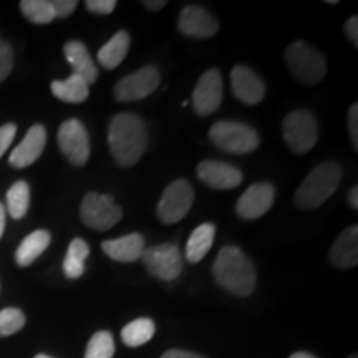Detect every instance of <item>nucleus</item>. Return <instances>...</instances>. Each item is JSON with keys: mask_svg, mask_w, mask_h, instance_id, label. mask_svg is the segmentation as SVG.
I'll use <instances>...</instances> for the list:
<instances>
[{"mask_svg": "<svg viewBox=\"0 0 358 358\" xmlns=\"http://www.w3.org/2000/svg\"><path fill=\"white\" fill-rule=\"evenodd\" d=\"M108 145L113 158L120 166L136 164L148 146L145 122L133 113H120L108 128Z\"/></svg>", "mask_w": 358, "mask_h": 358, "instance_id": "obj_1", "label": "nucleus"}, {"mask_svg": "<svg viewBox=\"0 0 358 358\" xmlns=\"http://www.w3.org/2000/svg\"><path fill=\"white\" fill-rule=\"evenodd\" d=\"M213 274L222 289L239 297H248L256 289V268L243 250L234 245H226L219 250Z\"/></svg>", "mask_w": 358, "mask_h": 358, "instance_id": "obj_2", "label": "nucleus"}, {"mask_svg": "<svg viewBox=\"0 0 358 358\" xmlns=\"http://www.w3.org/2000/svg\"><path fill=\"white\" fill-rule=\"evenodd\" d=\"M342 169L337 163H322L307 174L295 192V204L302 209H313L324 204L337 191Z\"/></svg>", "mask_w": 358, "mask_h": 358, "instance_id": "obj_3", "label": "nucleus"}, {"mask_svg": "<svg viewBox=\"0 0 358 358\" xmlns=\"http://www.w3.org/2000/svg\"><path fill=\"white\" fill-rule=\"evenodd\" d=\"M285 62L299 82L306 85L319 83L327 73L325 57L306 42L290 43L285 50Z\"/></svg>", "mask_w": 358, "mask_h": 358, "instance_id": "obj_4", "label": "nucleus"}, {"mask_svg": "<svg viewBox=\"0 0 358 358\" xmlns=\"http://www.w3.org/2000/svg\"><path fill=\"white\" fill-rule=\"evenodd\" d=\"M209 138L217 148L234 155L252 153L261 143L256 129L250 128L249 124L237 122L214 123L211 131H209Z\"/></svg>", "mask_w": 358, "mask_h": 358, "instance_id": "obj_5", "label": "nucleus"}, {"mask_svg": "<svg viewBox=\"0 0 358 358\" xmlns=\"http://www.w3.org/2000/svg\"><path fill=\"white\" fill-rule=\"evenodd\" d=\"M282 133L290 150L297 155H303L310 151L319 140V124L308 110H295L285 116Z\"/></svg>", "mask_w": 358, "mask_h": 358, "instance_id": "obj_6", "label": "nucleus"}, {"mask_svg": "<svg viewBox=\"0 0 358 358\" xmlns=\"http://www.w3.org/2000/svg\"><path fill=\"white\" fill-rule=\"evenodd\" d=\"M80 216L85 226L95 231H108L122 219V209L108 194L88 192L80 206Z\"/></svg>", "mask_w": 358, "mask_h": 358, "instance_id": "obj_7", "label": "nucleus"}, {"mask_svg": "<svg viewBox=\"0 0 358 358\" xmlns=\"http://www.w3.org/2000/svg\"><path fill=\"white\" fill-rule=\"evenodd\" d=\"M194 191L186 179H176L164 189L158 204V216L164 224H176L189 213Z\"/></svg>", "mask_w": 358, "mask_h": 358, "instance_id": "obj_8", "label": "nucleus"}, {"mask_svg": "<svg viewBox=\"0 0 358 358\" xmlns=\"http://www.w3.org/2000/svg\"><path fill=\"white\" fill-rule=\"evenodd\" d=\"M58 146L73 166H83L90 159V138L80 120H66L58 129Z\"/></svg>", "mask_w": 358, "mask_h": 358, "instance_id": "obj_9", "label": "nucleus"}, {"mask_svg": "<svg viewBox=\"0 0 358 358\" xmlns=\"http://www.w3.org/2000/svg\"><path fill=\"white\" fill-rule=\"evenodd\" d=\"M159 71L156 66H143L116 83L113 95L118 101L143 100L155 92L159 85Z\"/></svg>", "mask_w": 358, "mask_h": 358, "instance_id": "obj_10", "label": "nucleus"}, {"mask_svg": "<svg viewBox=\"0 0 358 358\" xmlns=\"http://www.w3.org/2000/svg\"><path fill=\"white\" fill-rule=\"evenodd\" d=\"M141 259L145 262L148 272L161 280L171 282L181 274V254H179L176 245L173 244H161L156 245V248L146 249Z\"/></svg>", "mask_w": 358, "mask_h": 358, "instance_id": "obj_11", "label": "nucleus"}, {"mask_svg": "<svg viewBox=\"0 0 358 358\" xmlns=\"http://www.w3.org/2000/svg\"><path fill=\"white\" fill-rule=\"evenodd\" d=\"M222 101L221 71L213 69L203 73L192 93V108L201 116L213 115Z\"/></svg>", "mask_w": 358, "mask_h": 358, "instance_id": "obj_12", "label": "nucleus"}, {"mask_svg": "<svg viewBox=\"0 0 358 358\" xmlns=\"http://www.w3.org/2000/svg\"><path fill=\"white\" fill-rule=\"evenodd\" d=\"M275 199V191L268 182L252 185L241 196L236 204V211L243 219H259L272 208Z\"/></svg>", "mask_w": 358, "mask_h": 358, "instance_id": "obj_13", "label": "nucleus"}, {"mask_svg": "<svg viewBox=\"0 0 358 358\" xmlns=\"http://www.w3.org/2000/svg\"><path fill=\"white\" fill-rule=\"evenodd\" d=\"M179 32L192 38H211L216 35L219 24L217 20L204 10L203 7L187 6L182 8L178 19Z\"/></svg>", "mask_w": 358, "mask_h": 358, "instance_id": "obj_14", "label": "nucleus"}, {"mask_svg": "<svg viewBox=\"0 0 358 358\" xmlns=\"http://www.w3.org/2000/svg\"><path fill=\"white\" fill-rule=\"evenodd\" d=\"M231 87L237 100L245 105H257L262 101L264 93H266V87L259 75L244 65H237L232 69Z\"/></svg>", "mask_w": 358, "mask_h": 358, "instance_id": "obj_15", "label": "nucleus"}, {"mask_svg": "<svg viewBox=\"0 0 358 358\" xmlns=\"http://www.w3.org/2000/svg\"><path fill=\"white\" fill-rule=\"evenodd\" d=\"M198 178L214 189H234L243 182V173L221 161H203L198 166Z\"/></svg>", "mask_w": 358, "mask_h": 358, "instance_id": "obj_16", "label": "nucleus"}, {"mask_svg": "<svg viewBox=\"0 0 358 358\" xmlns=\"http://www.w3.org/2000/svg\"><path fill=\"white\" fill-rule=\"evenodd\" d=\"M47 145V131L42 124H34L25 134V138L15 150L10 153V164L13 168H27L34 164L43 153V148Z\"/></svg>", "mask_w": 358, "mask_h": 358, "instance_id": "obj_17", "label": "nucleus"}, {"mask_svg": "<svg viewBox=\"0 0 358 358\" xmlns=\"http://www.w3.org/2000/svg\"><path fill=\"white\" fill-rule=\"evenodd\" d=\"M103 250L108 257L118 262H134L141 259L145 252V239L141 234H133L118 237V239L105 241L101 244Z\"/></svg>", "mask_w": 358, "mask_h": 358, "instance_id": "obj_18", "label": "nucleus"}, {"mask_svg": "<svg viewBox=\"0 0 358 358\" xmlns=\"http://www.w3.org/2000/svg\"><path fill=\"white\" fill-rule=\"evenodd\" d=\"M64 53L69 64L71 65V69H73V75L85 80L88 87L96 82L98 69L95 62L92 60V55H90L87 47L82 42H78V40L66 42L64 47Z\"/></svg>", "mask_w": 358, "mask_h": 358, "instance_id": "obj_19", "label": "nucleus"}, {"mask_svg": "<svg viewBox=\"0 0 358 358\" xmlns=\"http://www.w3.org/2000/svg\"><path fill=\"white\" fill-rule=\"evenodd\" d=\"M330 261L338 268H352L358 264V227L352 226L340 234L330 249Z\"/></svg>", "mask_w": 358, "mask_h": 358, "instance_id": "obj_20", "label": "nucleus"}, {"mask_svg": "<svg viewBox=\"0 0 358 358\" xmlns=\"http://www.w3.org/2000/svg\"><path fill=\"white\" fill-rule=\"evenodd\" d=\"M50 232L38 229L34 231L32 234H29L22 241L19 248H17L15 252V262L19 264L20 267L30 266L35 259H37L40 254H43L47 250L48 245H50Z\"/></svg>", "mask_w": 358, "mask_h": 358, "instance_id": "obj_21", "label": "nucleus"}, {"mask_svg": "<svg viewBox=\"0 0 358 358\" xmlns=\"http://www.w3.org/2000/svg\"><path fill=\"white\" fill-rule=\"evenodd\" d=\"M214 236H216V226L214 224H201L199 227H196L192 231L186 244V259L192 264L199 262L201 259L206 257V254L209 252L213 248Z\"/></svg>", "mask_w": 358, "mask_h": 358, "instance_id": "obj_22", "label": "nucleus"}, {"mask_svg": "<svg viewBox=\"0 0 358 358\" xmlns=\"http://www.w3.org/2000/svg\"><path fill=\"white\" fill-rule=\"evenodd\" d=\"M129 50V34L128 32H118L111 37L98 52V60L100 65L106 70H113L118 66L127 57Z\"/></svg>", "mask_w": 358, "mask_h": 358, "instance_id": "obj_23", "label": "nucleus"}, {"mask_svg": "<svg viewBox=\"0 0 358 358\" xmlns=\"http://www.w3.org/2000/svg\"><path fill=\"white\" fill-rule=\"evenodd\" d=\"M52 93L65 103H82L90 95V87L85 80L71 73L66 80H57L52 83Z\"/></svg>", "mask_w": 358, "mask_h": 358, "instance_id": "obj_24", "label": "nucleus"}, {"mask_svg": "<svg viewBox=\"0 0 358 358\" xmlns=\"http://www.w3.org/2000/svg\"><path fill=\"white\" fill-rule=\"evenodd\" d=\"M155 332H156L155 322L148 319V317H141V319L129 322L128 325L123 327L122 340L124 345L128 347H133V348L141 347L153 338Z\"/></svg>", "mask_w": 358, "mask_h": 358, "instance_id": "obj_25", "label": "nucleus"}, {"mask_svg": "<svg viewBox=\"0 0 358 358\" xmlns=\"http://www.w3.org/2000/svg\"><path fill=\"white\" fill-rule=\"evenodd\" d=\"M90 254V245L83 239H73L66 250L64 261V272L69 279H78L85 272V259Z\"/></svg>", "mask_w": 358, "mask_h": 358, "instance_id": "obj_26", "label": "nucleus"}, {"mask_svg": "<svg viewBox=\"0 0 358 358\" xmlns=\"http://www.w3.org/2000/svg\"><path fill=\"white\" fill-rule=\"evenodd\" d=\"M30 187L25 181H17L7 191V211L13 219H22L29 211Z\"/></svg>", "mask_w": 358, "mask_h": 358, "instance_id": "obj_27", "label": "nucleus"}, {"mask_svg": "<svg viewBox=\"0 0 358 358\" xmlns=\"http://www.w3.org/2000/svg\"><path fill=\"white\" fill-rule=\"evenodd\" d=\"M20 10L32 24L47 25L57 19L50 0H22Z\"/></svg>", "mask_w": 358, "mask_h": 358, "instance_id": "obj_28", "label": "nucleus"}, {"mask_svg": "<svg viewBox=\"0 0 358 358\" xmlns=\"http://www.w3.org/2000/svg\"><path fill=\"white\" fill-rule=\"evenodd\" d=\"M115 355V340L113 335L106 330H100L90 338L85 358H113Z\"/></svg>", "mask_w": 358, "mask_h": 358, "instance_id": "obj_29", "label": "nucleus"}, {"mask_svg": "<svg viewBox=\"0 0 358 358\" xmlns=\"http://www.w3.org/2000/svg\"><path fill=\"white\" fill-rule=\"evenodd\" d=\"M25 325V315L19 308H3L0 310V338L20 332Z\"/></svg>", "mask_w": 358, "mask_h": 358, "instance_id": "obj_30", "label": "nucleus"}, {"mask_svg": "<svg viewBox=\"0 0 358 358\" xmlns=\"http://www.w3.org/2000/svg\"><path fill=\"white\" fill-rule=\"evenodd\" d=\"M13 66V52L10 45L0 40V82H3L10 75Z\"/></svg>", "mask_w": 358, "mask_h": 358, "instance_id": "obj_31", "label": "nucleus"}, {"mask_svg": "<svg viewBox=\"0 0 358 358\" xmlns=\"http://www.w3.org/2000/svg\"><path fill=\"white\" fill-rule=\"evenodd\" d=\"M52 6L53 10H55L57 19H66V17H70L75 12L78 2L77 0H53Z\"/></svg>", "mask_w": 358, "mask_h": 358, "instance_id": "obj_32", "label": "nucleus"}, {"mask_svg": "<svg viewBox=\"0 0 358 358\" xmlns=\"http://www.w3.org/2000/svg\"><path fill=\"white\" fill-rule=\"evenodd\" d=\"M15 134H17V127L13 123L3 124V127L0 128V158H2L3 153L8 150V146L12 145Z\"/></svg>", "mask_w": 358, "mask_h": 358, "instance_id": "obj_33", "label": "nucleus"}, {"mask_svg": "<svg viewBox=\"0 0 358 358\" xmlns=\"http://www.w3.org/2000/svg\"><path fill=\"white\" fill-rule=\"evenodd\" d=\"M115 0H88L87 8L90 12L98 13V15H108L115 10Z\"/></svg>", "mask_w": 358, "mask_h": 358, "instance_id": "obj_34", "label": "nucleus"}, {"mask_svg": "<svg viewBox=\"0 0 358 358\" xmlns=\"http://www.w3.org/2000/svg\"><path fill=\"white\" fill-rule=\"evenodd\" d=\"M348 134H350V140L353 148H358V105L353 103L348 110Z\"/></svg>", "mask_w": 358, "mask_h": 358, "instance_id": "obj_35", "label": "nucleus"}, {"mask_svg": "<svg viewBox=\"0 0 358 358\" xmlns=\"http://www.w3.org/2000/svg\"><path fill=\"white\" fill-rule=\"evenodd\" d=\"M345 34H347L348 40H350V42L357 47L358 45V17L357 15H353L347 20Z\"/></svg>", "mask_w": 358, "mask_h": 358, "instance_id": "obj_36", "label": "nucleus"}, {"mask_svg": "<svg viewBox=\"0 0 358 358\" xmlns=\"http://www.w3.org/2000/svg\"><path fill=\"white\" fill-rule=\"evenodd\" d=\"M161 358H206L203 355H198V353L186 352V350H168L163 353Z\"/></svg>", "mask_w": 358, "mask_h": 358, "instance_id": "obj_37", "label": "nucleus"}, {"mask_svg": "<svg viewBox=\"0 0 358 358\" xmlns=\"http://www.w3.org/2000/svg\"><path fill=\"white\" fill-rule=\"evenodd\" d=\"M143 6H145L148 10H161V8L166 6V2H164V0H158V2H153V0H145V2H143Z\"/></svg>", "mask_w": 358, "mask_h": 358, "instance_id": "obj_38", "label": "nucleus"}, {"mask_svg": "<svg viewBox=\"0 0 358 358\" xmlns=\"http://www.w3.org/2000/svg\"><path fill=\"white\" fill-rule=\"evenodd\" d=\"M348 204H350L353 209H358V187L357 186H353L350 192H348Z\"/></svg>", "mask_w": 358, "mask_h": 358, "instance_id": "obj_39", "label": "nucleus"}, {"mask_svg": "<svg viewBox=\"0 0 358 358\" xmlns=\"http://www.w3.org/2000/svg\"><path fill=\"white\" fill-rule=\"evenodd\" d=\"M3 229H6V208L3 204H0V239H2Z\"/></svg>", "mask_w": 358, "mask_h": 358, "instance_id": "obj_40", "label": "nucleus"}, {"mask_svg": "<svg viewBox=\"0 0 358 358\" xmlns=\"http://www.w3.org/2000/svg\"><path fill=\"white\" fill-rule=\"evenodd\" d=\"M289 358H317V357H313L312 353H307V352H295Z\"/></svg>", "mask_w": 358, "mask_h": 358, "instance_id": "obj_41", "label": "nucleus"}, {"mask_svg": "<svg viewBox=\"0 0 358 358\" xmlns=\"http://www.w3.org/2000/svg\"><path fill=\"white\" fill-rule=\"evenodd\" d=\"M35 358H52V357H48V355H43V353H40V355H37Z\"/></svg>", "mask_w": 358, "mask_h": 358, "instance_id": "obj_42", "label": "nucleus"}, {"mask_svg": "<svg viewBox=\"0 0 358 358\" xmlns=\"http://www.w3.org/2000/svg\"><path fill=\"white\" fill-rule=\"evenodd\" d=\"M348 358H358V357H357V353H353V355L348 357Z\"/></svg>", "mask_w": 358, "mask_h": 358, "instance_id": "obj_43", "label": "nucleus"}]
</instances>
